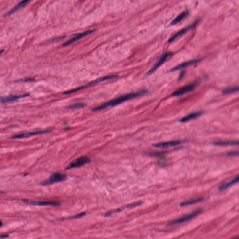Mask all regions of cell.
I'll use <instances>...</instances> for the list:
<instances>
[{"mask_svg": "<svg viewBox=\"0 0 239 239\" xmlns=\"http://www.w3.org/2000/svg\"><path fill=\"white\" fill-rule=\"evenodd\" d=\"M203 200V198H198V199H193L184 202L180 204L181 206H190L193 205L198 203L200 202Z\"/></svg>", "mask_w": 239, "mask_h": 239, "instance_id": "20", "label": "cell"}, {"mask_svg": "<svg viewBox=\"0 0 239 239\" xmlns=\"http://www.w3.org/2000/svg\"><path fill=\"white\" fill-rule=\"evenodd\" d=\"M201 212L202 210H201L196 211H194V212L191 213V214H189L186 215L185 216H183V217H181V218H179V219H175V220H172V222H169L168 223V225L169 226H172V225H177V224H178L188 222L189 220H191L194 218H195V217L198 216Z\"/></svg>", "mask_w": 239, "mask_h": 239, "instance_id": "5", "label": "cell"}, {"mask_svg": "<svg viewBox=\"0 0 239 239\" xmlns=\"http://www.w3.org/2000/svg\"><path fill=\"white\" fill-rule=\"evenodd\" d=\"M93 31H94V30H88V31L83 32L82 33L79 34V35H77L75 37L72 38H71L70 40L64 43L63 45V46L65 47L68 46H69L70 44L75 42L76 41L80 40V39L82 38H83L84 37L87 36V35H88L90 34L93 33Z\"/></svg>", "mask_w": 239, "mask_h": 239, "instance_id": "10", "label": "cell"}, {"mask_svg": "<svg viewBox=\"0 0 239 239\" xmlns=\"http://www.w3.org/2000/svg\"><path fill=\"white\" fill-rule=\"evenodd\" d=\"M172 54L171 52H166V53H164V54L160 58L159 60H158V62L154 65V67L152 68L151 70H149V72H148V74L150 75V74L153 73L161 65L163 64L165 62L167 59L170 56L172 55Z\"/></svg>", "mask_w": 239, "mask_h": 239, "instance_id": "8", "label": "cell"}, {"mask_svg": "<svg viewBox=\"0 0 239 239\" xmlns=\"http://www.w3.org/2000/svg\"><path fill=\"white\" fill-rule=\"evenodd\" d=\"M85 106H86V104H84V103H75V104H72V105L69 106L68 108L70 109H80L82 107H84Z\"/></svg>", "mask_w": 239, "mask_h": 239, "instance_id": "21", "label": "cell"}, {"mask_svg": "<svg viewBox=\"0 0 239 239\" xmlns=\"http://www.w3.org/2000/svg\"><path fill=\"white\" fill-rule=\"evenodd\" d=\"M67 175L61 173H54L50 176V177L44 180L40 183L43 186H47L55 183H60L64 181L67 179Z\"/></svg>", "mask_w": 239, "mask_h": 239, "instance_id": "2", "label": "cell"}, {"mask_svg": "<svg viewBox=\"0 0 239 239\" xmlns=\"http://www.w3.org/2000/svg\"><path fill=\"white\" fill-rule=\"evenodd\" d=\"M22 201L25 204L33 206H59L60 203L57 201H32L28 199H22Z\"/></svg>", "mask_w": 239, "mask_h": 239, "instance_id": "6", "label": "cell"}, {"mask_svg": "<svg viewBox=\"0 0 239 239\" xmlns=\"http://www.w3.org/2000/svg\"><path fill=\"white\" fill-rule=\"evenodd\" d=\"M91 160L88 156H83L77 158L76 159L71 162L68 166L66 168V170L72 169L73 168H77L84 166L86 164L90 163Z\"/></svg>", "mask_w": 239, "mask_h": 239, "instance_id": "3", "label": "cell"}, {"mask_svg": "<svg viewBox=\"0 0 239 239\" xmlns=\"http://www.w3.org/2000/svg\"><path fill=\"white\" fill-rule=\"evenodd\" d=\"M51 130H41L34 131V132H27V133H22V134L14 135V136L11 137V138H28V137H31V136H34V135H40V134L49 133V132H51Z\"/></svg>", "mask_w": 239, "mask_h": 239, "instance_id": "7", "label": "cell"}, {"mask_svg": "<svg viewBox=\"0 0 239 239\" xmlns=\"http://www.w3.org/2000/svg\"><path fill=\"white\" fill-rule=\"evenodd\" d=\"M28 96V95L25 94V95H18V96H10L6 97L3 98H1V101L2 103H9V102H12L15 101H17L20 98H25Z\"/></svg>", "mask_w": 239, "mask_h": 239, "instance_id": "14", "label": "cell"}, {"mask_svg": "<svg viewBox=\"0 0 239 239\" xmlns=\"http://www.w3.org/2000/svg\"><path fill=\"white\" fill-rule=\"evenodd\" d=\"M116 77H117L116 75H110L105 77H101V78L95 80H93V81L90 82V83H88L87 84L83 85V86L80 87V88L74 89L71 90H69V91H66V92H64V93H63L64 94H69V93H74V92H76L77 91H79L80 90L86 88V87H88V86H91V85L96 84L97 83H100V82H103V81H106V80H111V79H114V78Z\"/></svg>", "mask_w": 239, "mask_h": 239, "instance_id": "4", "label": "cell"}, {"mask_svg": "<svg viewBox=\"0 0 239 239\" xmlns=\"http://www.w3.org/2000/svg\"><path fill=\"white\" fill-rule=\"evenodd\" d=\"M180 141L178 140L169 141V142H163L153 144V146L156 148H168L172 146H176L180 143Z\"/></svg>", "mask_w": 239, "mask_h": 239, "instance_id": "11", "label": "cell"}, {"mask_svg": "<svg viewBox=\"0 0 239 239\" xmlns=\"http://www.w3.org/2000/svg\"><path fill=\"white\" fill-rule=\"evenodd\" d=\"M194 25H195L189 26L187 27H186V28H184V29L180 30V31L177 32L176 34L174 35L173 36H172L171 38H169V40H168L169 43H171L172 42L175 41L177 39L181 37L182 35H183L184 34L186 33L188 30H190L192 28H193V27Z\"/></svg>", "mask_w": 239, "mask_h": 239, "instance_id": "12", "label": "cell"}, {"mask_svg": "<svg viewBox=\"0 0 239 239\" xmlns=\"http://www.w3.org/2000/svg\"><path fill=\"white\" fill-rule=\"evenodd\" d=\"M215 145L218 146H228V145H238L239 146V141H221L214 143Z\"/></svg>", "mask_w": 239, "mask_h": 239, "instance_id": "18", "label": "cell"}, {"mask_svg": "<svg viewBox=\"0 0 239 239\" xmlns=\"http://www.w3.org/2000/svg\"><path fill=\"white\" fill-rule=\"evenodd\" d=\"M196 84H193L184 86V87L177 90L172 94V95L173 96H178L180 95H183L185 93H187L188 92L193 91V90L196 88Z\"/></svg>", "mask_w": 239, "mask_h": 239, "instance_id": "9", "label": "cell"}, {"mask_svg": "<svg viewBox=\"0 0 239 239\" xmlns=\"http://www.w3.org/2000/svg\"><path fill=\"white\" fill-rule=\"evenodd\" d=\"M80 1H82V0H80Z\"/></svg>", "mask_w": 239, "mask_h": 239, "instance_id": "27", "label": "cell"}, {"mask_svg": "<svg viewBox=\"0 0 239 239\" xmlns=\"http://www.w3.org/2000/svg\"><path fill=\"white\" fill-rule=\"evenodd\" d=\"M239 91V87H236V88H232L227 89L223 91V93L225 94H230L232 93L235 92Z\"/></svg>", "mask_w": 239, "mask_h": 239, "instance_id": "22", "label": "cell"}, {"mask_svg": "<svg viewBox=\"0 0 239 239\" xmlns=\"http://www.w3.org/2000/svg\"><path fill=\"white\" fill-rule=\"evenodd\" d=\"M202 113L201 112L192 113V114H189V115H187V116L184 117L182 119L180 120L181 122H187L188 121L194 119L198 117V116H200L202 114Z\"/></svg>", "mask_w": 239, "mask_h": 239, "instance_id": "17", "label": "cell"}, {"mask_svg": "<svg viewBox=\"0 0 239 239\" xmlns=\"http://www.w3.org/2000/svg\"><path fill=\"white\" fill-rule=\"evenodd\" d=\"M239 182V175L237 176L236 177H235L234 179H232L231 181L229 182L227 184H223L222 185V186H220L219 188V190H226L227 188L228 187H230L231 186H232L235 184Z\"/></svg>", "mask_w": 239, "mask_h": 239, "instance_id": "15", "label": "cell"}, {"mask_svg": "<svg viewBox=\"0 0 239 239\" xmlns=\"http://www.w3.org/2000/svg\"><path fill=\"white\" fill-rule=\"evenodd\" d=\"M86 213L85 212H83V213H80V214H77L74 215V216H71V217H69L68 219H80L81 217L85 215Z\"/></svg>", "mask_w": 239, "mask_h": 239, "instance_id": "23", "label": "cell"}, {"mask_svg": "<svg viewBox=\"0 0 239 239\" xmlns=\"http://www.w3.org/2000/svg\"><path fill=\"white\" fill-rule=\"evenodd\" d=\"M188 14V12L187 11H185L183 12L181 14H179V16H177V17L175 18V19L173 20L171 22V25H175L177 23H178L179 22H180L181 20H183L184 18L186 17Z\"/></svg>", "mask_w": 239, "mask_h": 239, "instance_id": "19", "label": "cell"}, {"mask_svg": "<svg viewBox=\"0 0 239 239\" xmlns=\"http://www.w3.org/2000/svg\"><path fill=\"white\" fill-rule=\"evenodd\" d=\"M8 237H9V235H7V234L1 235V238H5Z\"/></svg>", "mask_w": 239, "mask_h": 239, "instance_id": "25", "label": "cell"}, {"mask_svg": "<svg viewBox=\"0 0 239 239\" xmlns=\"http://www.w3.org/2000/svg\"><path fill=\"white\" fill-rule=\"evenodd\" d=\"M30 0H22V1L19 2V4H17L16 6H14L13 9H11V10L7 12L4 15V17H7L8 16H10L11 14H13L17 10H18L20 8H22Z\"/></svg>", "mask_w": 239, "mask_h": 239, "instance_id": "13", "label": "cell"}, {"mask_svg": "<svg viewBox=\"0 0 239 239\" xmlns=\"http://www.w3.org/2000/svg\"><path fill=\"white\" fill-rule=\"evenodd\" d=\"M162 153H159V154H157V155H161V154H162ZM156 154H156V153H154V154H151V155H154V156H155V155H156Z\"/></svg>", "mask_w": 239, "mask_h": 239, "instance_id": "26", "label": "cell"}, {"mask_svg": "<svg viewBox=\"0 0 239 239\" xmlns=\"http://www.w3.org/2000/svg\"><path fill=\"white\" fill-rule=\"evenodd\" d=\"M198 62L197 60H192V61L185 62V63H184L181 64H179V65H177V66H176L175 67L172 69V70H171V71H172V72H174V71H177V70H180V69L186 67L190 66V65L194 64L196 63V62Z\"/></svg>", "mask_w": 239, "mask_h": 239, "instance_id": "16", "label": "cell"}, {"mask_svg": "<svg viewBox=\"0 0 239 239\" xmlns=\"http://www.w3.org/2000/svg\"><path fill=\"white\" fill-rule=\"evenodd\" d=\"M143 204V202L139 201L137 202L133 203L132 204H129V205L126 206V207L127 208H132L136 207L137 206H139Z\"/></svg>", "mask_w": 239, "mask_h": 239, "instance_id": "24", "label": "cell"}, {"mask_svg": "<svg viewBox=\"0 0 239 239\" xmlns=\"http://www.w3.org/2000/svg\"><path fill=\"white\" fill-rule=\"evenodd\" d=\"M145 93V91H141L137 93H131L129 94H126L123 95L122 96L118 98L111 100L109 102H106L104 104H102L101 105L97 106L93 109V111H97L101 110L106 109L109 106H114L117 105L121 103L127 101L128 100H131L132 98H135L139 96L140 95H143Z\"/></svg>", "mask_w": 239, "mask_h": 239, "instance_id": "1", "label": "cell"}]
</instances>
